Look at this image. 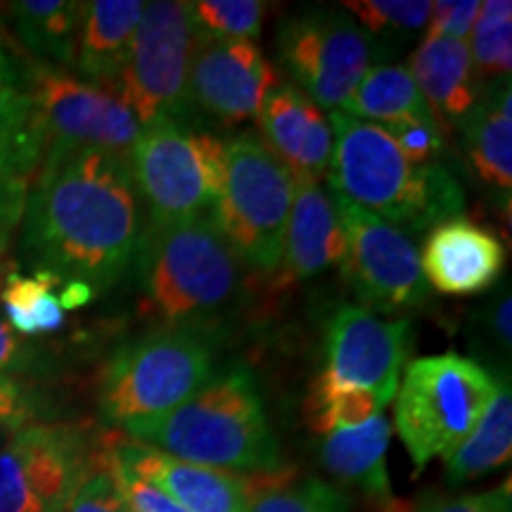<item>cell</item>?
Here are the masks:
<instances>
[{"mask_svg": "<svg viewBox=\"0 0 512 512\" xmlns=\"http://www.w3.org/2000/svg\"><path fill=\"white\" fill-rule=\"evenodd\" d=\"M19 228V252L34 271L110 290L136 271L147 233L128 159L95 147H48Z\"/></svg>", "mask_w": 512, "mask_h": 512, "instance_id": "6da1fadb", "label": "cell"}, {"mask_svg": "<svg viewBox=\"0 0 512 512\" xmlns=\"http://www.w3.org/2000/svg\"><path fill=\"white\" fill-rule=\"evenodd\" d=\"M330 192L368 209L403 235L439 226L465 207V192L441 164L415 166L401 155L382 126L330 114Z\"/></svg>", "mask_w": 512, "mask_h": 512, "instance_id": "7a4b0ae2", "label": "cell"}, {"mask_svg": "<svg viewBox=\"0 0 512 512\" xmlns=\"http://www.w3.org/2000/svg\"><path fill=\"white\" fill-rule=\"evenodd\" d=\"M121 430L128 439L185 463L245 477L280 470L278 441L254 377L245 368L214 373L171 413L128 422Z\"/></svg>", "mask_w": 512, "mask_h": 512, "instance_id": "3957f363", "label": "cell"}, {"mask_svg": "<svg viewBox=\"0 0 512 512\" xmlns=\"http://www.w3.org/2000/svg\"><path fill=\"white\" fill-rule=\"evenodd\" d=\"M136 271L147 309L164 328L204 332L242 292V264L214 216L147 226Z\"/></svg>", "mask_w": 512, "mask_h": 512, "instance_id": "277c9868", "label": "cell"}, {"mask_svg": "<svg viewBox=\"0 0 512 512\" xmlns=\"http://www.w3.org/2000/svg\"><path fill=\"white\" fill-rule=\"evenodd\" d=\"M491 375L475 358L439 354L415 358L403 368L396 389L394 427L415 465V475L434 458H448L472 432L498 392Z\"/></svg>", "mask_w": 512, "mask_h": 512, "instance_id": "5b68a950", "label": "cell"}, {"mask_svg": "<svg viewBox=\"0 0 512 512\" xmlns=\"http://www.w3.org/2000/svg\"><path fill=\"white\" fill-rule=\"evenodd\" d=\"M214 347L200 330L159 328L121 347L105 366L98 394L102 420L159 418L214 377Z\"/></svg>", "mask_w": 512, "mask_h": 512, "instance_id": "8992f818", "label": "cell"}, {"mask_svg": "<svg viewBox=\"0 0 512 512\" xmlns=\"http://www.w3.org/2000/svg\"><path fill=\"white\" fill-rule=\"evenodd\" d=\"M294 185L292 171L254 131L228 140L214 219L240 264L261 273L278 271Z\"/></svg>", "mask_w": 512, "mask_h": 512, "instance_id": "52a82bcc", "label": "cell"}, {"mask_svg": "<svg viewBox=\"0 0 512 512\" xmlns=\"http://www.w3.org/2000/svg\"><path fill=\"white\" fill-rule=\"evenodd\" d=\"M226 143L188 124L147 126L128 164L145 204L147 226L162 228L197 216H214Z\"/></svg>", "mask_w": 512, "mask_h": 512, "instance_id": "ba28073f", "label": "cell"}, {"mask_svg": "<svg viewBox=\"0 0 512 512\" xmlns=\"http://www.w3.org/2000/svg\"><path fill=\"white\" fill-rule=\"evenodd\" d=\"M197 46L200 36L192 22L190 3H145L126 64L112 86L140 128L188 121L192 112L190 72Z\"/></svg>", "mask_w": 512, "mask_h": 512, "instance_id": "9c48e42d", "label": "cell"}, {"mask_svg": "<svg viewBox=\"0 0 512 512\" xmlns=\"http://www.w3.org/2000/svg\"><path fill=\"white\" fill-rule=\"evenodd\" d=\"M278 50L294 86L330 114L342 112L375 57L373 41L342 5H318L285 19Z\"/></svg>", "mask_w": 512, "mask_h": 512, "instance_id": "30bf717a", "label": "cell"}, {"mask_svg": "<svg viewBox=\"0 0 512 512\" xmlns=\"http://www.w3.org/2000/svg\"><path fill=\"white\" fill-rule=\"evenodd\" d=\"M332 200L344 230L339 268L361 304H366L363 309L399 313L430 302L432 290L413 242L368 209L337 195Z\"/></svg>", "mask_w": 512, "mask_h": 512, "instance_id": "8fae6325", "label": "cell"}, {"mask_svg": "<svg viewBox=\"0 0 512 512\" xmlns=\"http://www.w3.org/2000/svg\"><path fill=\"white\" fill-rule=\"evenodd\" d=\"M22 88L34 102L48 147H95L128 159L143 131L112 88L60 67H24Z\"/></svg>", "mask_w": 512, "mask_h": 512, "instance_id": "7c38bea8", "label": "cell"}, {"mask_svg": "<svg viewBox=\"0 0 512 512\" xmlns=\"http://www.w3.org/2000/svg\"><path fill=\"white\" fill-rule=\"evenodd\" d=\"M93 460L76 427L24 425L0 448V512H62Z\"/></svg>", "mask_w": 512, "mask_h": 512, "instance_id": "4fadbf2b", "label": "cell"}, {"mask_svg": "<svg viewBox=\"0 0 512 512\" xmlns=\"http://www.w3.org/2000/svg\"><path fill=\"white\" fill-rule=\"evenodd\" d=\"M408 320H387L363 306L337 309L325 335V380L375 396L384 408L396 396L408 358Z\"/></svg>", "mask_w": 512, "mask_h": 512, "instance_id": "5bb4252c", "label": "cell"}, {"mask_svg": "<svg viewBox=\"0 0 512 512\" xmlns=\"http://www.w3.org/2000/svg\"><path fill=\"white\" fill-rule=\"evenodd\" d=\"M278 72L254 41H200L190 72L192 110L238 124L261 114Z\"/></svg>", "mask_w": 512, "mask_h": 512, "instance_id": "9a60e30c", "label": "cell"}, {"mask_svg": "<svg viewBox=\"0 0 512 512\" xmlns=\"http://www.w3.org/2000/svg\"><path fill=\"white\" fill-rule=\"evenodd\" d=\"M107 456L126 467L166 496L174 498L188 512H247L249 477L235 472L214 470L181 458L169 456L147 444L133 439H119L107 448Z\"/></svg>", "mask_w": 512, "mask_h": 512, "instance_id": "2e32d148", "label": "cell"}, {"mask_svg": "<svg viewBox=\"0 0 512 512\" xmlns=\"http://www.w3.org/2000/svg\"><path fill=\"white\" fill-rule=\"evenodd\" d=\"M418 256L427 285L448 297L486 292L505 268L503 242L465 216L434 226Z\"/></svg>", "mask_w": 512, "mask_h": 512, "instance_id": "e0dca14e", "label": "cell"}, {"mask_svg": "<svg viewBox=\"0 0 512 512\" xmlns=\"http://www.w3.org/2000/svg\"><path fill=\"white\" fill-rule=\"evenodd\" d=\"M264 143L292 171L294 178L320 181L332 159L330 119L294 83L275 86L261 107Z\"/></svg>", "mask_w": 512, "mask_h": 512, "instance_id": "ac0fdd59", "label": "cell"}, {"mask_svg": "<svg viewBox=\"0 0 512 512\" xmlns=\"http://www.w3.org/2000/svg\"><path fill=\"white\" fill-rule=\"evenodd\" d=\"M344 259V230L339 223L335 200L320 181L297 178L294 200L287 219L283 259H280L278 285L292 287L313 275L339 266Z\"/></svg>", "mask_w": 512, "mask_h": 512, "instance_id": "d6986e66", "label": "cell"}, {"mask_svg": "<svg viewBox=\"0 0 512 512\" xmlns=\"http://www.w3.org/2000/svg\"><path fill=\"white\" fill-rule=\"evenodd\" d=\"M408 72L430 105L434 119L439 121L441 131L446 124H460L475 105L479 83L465 41L425 36L411 57Z\"/></svg>", "mask_w": 512, "mask_h": 512, "instance_id": "ffe728a7", "label": "cell"}, {"mask_svg": "<svg viewBox=\"0 0 512 512\" xmlns=\"http://www.w3.org/2000/svg\"><path fill=\"white\" fill-rule=\"evenodd\" d=\"M143 12V0L83 3L74 57V69L79 72V79L105 88H112L117 83Z\"/></svg>", "mask_w": 512, "mask_h": 512, "instance_id": "44dd1931", "label": "cell"}, {"mask_svg": "<svg viewBox=\"0 0 512 512\" xmlns=\"http://www.w3.org/2000/svg\"><path fill=\"white\" fill-rule=\"evenodd\" d=\"M467 162L479 181L510 195L512 188V98L510 79L479 86L472 110L460 121Z\"/></svg>", "mask_w": 512, "mask_h": 512, "instance_id": "7402d4cb", "label": "cell"}, {"mask_svg": "<svg viewBox=\"0 0 512 512\" xmlns=\"http://www.w3.org/2000/svg\"><path fill=\"white\" fill-rule=\"evenodd\" d=\"M392 425L384 415H375L351 430L323 434L320 463L339 484L361 491L377 503L392 501V482L387 472V451Z\"/></svg>", "mask_w": 512, "mask_h": 512, "instance_id": "603a6c76", "label": "cell"}, {"mask_svg": "<svg viewBox=\"0 0 512 512\" xmlns=\"http://www.w3.org/2000/svg\"><path fill=\"white\" fill-rule=\"evenodd\" d=\"M83 3L19 0L8 8L12 31L24 50L48 67H74Z\"/></svg>", "mask_w": 512, "mask_h": 512, "instance_id": "cb8c5ba5", "label": "cell"}, {"mask_svg": "<svg viewBox=\"0 0 512 512\" xmlns=\"http://www.w3.org/2000/svg\"><path fill=\"white\" fill-rule=\"evenodd\" d=\"M512 456V392L510 382L501 380L482 418L460 441L456 451L444 458L448 484L458 486L501 470Z\"/></svg>", "mask_w": 512, "mask_h": 512, "instance_id": "d4e9b609", "label": "cell"}, {"mask_svg": "<svg viewBox=\"0 0 512 512\" xmlns=\"http://www.w3.org/2000/svg\"><path fill=\"white\" fill-rule=\"evenodd\" d=\"M342 112L377 126L403 119H434L408 67H401V64L370 67Z\"/></svg>", "mask_w": 512, "mask_h": 512, "instance_id": "484cf974", "label": "cell"}, {"mask_svg": "<svg viewBox=\"0 0 512 512\" xmlns=\"http://www.w3.org/2000/svg\"><path fill=\"white\" fill-rule=\"evenodd\" d=\"M48 140L22 83H0V178L27 181L46 157Z\"/></svg>", "mask_w": 512, "mask_h": 512, "instance_id": "4316f807", "label": "cell"}, {"mask_svg": "<svg viewBox=\"0 0 512 512\" xmlns=\"http://www.w3.org/2000/svg\"><path fill=\"white\" fill-rule=\"evenodd\" d=\"M60 280L46 271L31 275L8 273L0 287V304L5 311V323L19 337L53 335L64 328V311L57 299L55 287Z\"/></svg>", "mask_w": 512, "mask_h": 512, "instance_id": "83f0119b", "label": "cell"}, {"mask_svg": "<svg viewBox=\"0 0 512 512\" xmlns=\"http://www.w3.org/2000/svg\"><path fill=\"white\" fill-rule=\"evenodd\" d=\"M247 512H349V498L318 477L275 470L249 477Z\"/></svg>", "mask_w": 512, "mask_h": 512, "instance_id": "f1b7e54d", "label": "cell"}, {"mask_svg": "<svg viewBox=\"0 0 512 512\" xmlns=\"http://www.w3.org/2000/svg\"><path fill=\"white\" fill-rule=\"evenodd\" d=\"M354 22L366 31L375 48H387L418 36L430 22V0H354L342 3Z\"/></svg>", "mask_w": 512, "mask_h": 512, "instance_id": "f546056e", "label": "cell"}, {"mask_svg": "<svg viewBox=\"0 0 512 512\" xmlns=\"http://www.w3.org/2000/svg\"><path fill=\"white\" fill-rule=\"evenodd\" d=\"M470 60L477 83L510 79L512 72V3L486 0L470 31Z\"/></svg>", "mask_w": 512, "mask_h": 512, "instance_id": "4dcf8cb0", "label": "cell"}, {"mask_svg": "<svg viewBox=\"0 0 512 512\" xmlns=\"http://www.w3.org/2000/svg\"><path fill=\"white\" fill-rule=\"evenodd\" d=\"M382 411L384 408L375 396L358 392V389L339 387V384L325 380L323 375L313 380L309 401H306V415L318 434L351 430Z\"/></svg>", "mask_w": 512, "mask_h": 512, "instance_id": "1f68e13d", "label": "cell"}, {"mask_svg": "<svg viewBox=\"0 0 512 512\" xmlns=\"http://www.w3.org/2000/svg\"><path fill=\"white\" fill-rule=\"evenodd\" d=\"M200 41H254L264 27L259 0H197L190 3Z\"/></svg>", "mask_w": 512, "mask_h": 512, "instance_id": "d6a6232c", "label": "cell"}, {"mask_svg": "<svg viewBox=\"0 0 512 512\" xmlns=\"http://www.w3.org/2000/svg\"><path fill=\"white\" fill-rule=\"evenodd\" d=\"M382 128L411 164H439L437 159L444 150V131H441L437 119H403Z\"/></svg>", "mask_w": 512, "mask_h": 512, "instance_id": "836d02e7", "label": "cell"}, {"mask_svg": "<svg viewBox=\"0 0 512 512\" xmlns=\"http://www.w3.org/2000/svg\"><path fill=\"white\" fill-rule=\"evenodd\" d=\"M102 463H105L114 486H117L119 496L124 498V503L131 512H188L183 510L174 498L166 496L162 489H157L155 484L147 482L145 477L136 475L131 467L110 458L107 453H102Z\"/></svg>", "mask_w": 512, "mask_h": 512, "instance_id": "e575fe53", "label": "cell"}, {"mask_svg": "<svg viewBox=\"0 0 512 512\" xmlns=\"http://www.w3.org/2000/svg\"><path fill=\"white\" fill-rule=\"evenodd\" d=\"M62 512H131L124 498L119 496L105 463H102V453L95 456L93 467L83 477V482L76 486L67 508Z\"/></svg>", "mask_w": 512, "mask_h": 512, "instance_id": "d590c367", "label": "cell"}, {"mask_svg": "<svg viewBox=\"0 0 512 512\" xmlns=\"http://www.w3.org/2000/svg\"><path fill=\"white\" fill-rule=\"evenodd\" d=\"M477 335L484 339L486 349L498 356H510L512 349V297L510 290L496 292V297L477 313Z\"/></svg>", "mask_w": 512, "mask_h": 512, "instance_id": "8d00e7d4", "label": "cell"}, {"mask_svg": "<svg viewBox=\"0 0 512 512\" xmlns=\"http://www.w3.org/2000/svg\"><path fill=\"white\" fill-rule=\"evenodd\" d=\"M482 3L479 0H437L432 3L427 36H444L465 41L475 27Z\"/></svg>", "mask_w": 512, "mask_h": 512, "instance_id": "74e56055", "label": "cell"}, {"mask_svg": "<svg viewBox=\"0 0 512 512\" xmlns=\"http://www.w3.org/2000/svg\"><path fill=\"white\" fill-rule=\"evenodd\" d=\"M408 512H510V486L486 491V494L427 498L425 503L408 508Z\"/></svg>", "mask_w": 512, "mask_h": 512, "instance_id": "f35d334b", "label": "cell"}, {"mask_svg": "<svg viewBox=\"0 0 512 512\" xmlns=\"http://www.w3.org/2000/svg\"><path fill=\"white\" fill-rule=\"evenodd\" d=\"M27 190V181L0 178V268H3V256L8 254L12 238H15L19 226H22Z\"/></svg>", "mask_w": 512, "mask_h": 512, "instance_id": "ab89813d", "label": "cell"}, {"mask_svg": "<svg viewBox=\"0 0 512 512\" xmlns=\"http://www.w3.org/2000/svg\"><path fill=\"white\" fill-rule=\"evenodd\" d=\"M43 363L41 349L34 344L24 342L22 337L15 335L8 323L0 318V375H24L38 373Z\"/></svg>", "mask_w": 512, "mask_h": 512, "instance_id": "60d3db41", "label": "cell"}, {"mask_svg": "<svg viewBox=\"0 0 512 512\" xmlns=\"http://www.w3.org/2000/svg\"><path fill=\"white\" fill-rule=\"evenodd\" d=\"M36 415L34 401L24 392V387L8 375H0V427L5 430H22Z\"/></svg>", "mask_w": 512, "mask_h": 512, "instance_id": "b9f144b4", "label": "cell"}, {"mask_svg": "<svg viewBox=\"0 0 512 512\" xmlns=\"http://www.w3.org/2000/svg\"><path fill=\"white\" fill-rule=\"evenodd\" d=\"M22 72L24 67L10 50L8 36H5L3 24H0V83H22Z\"/></svg>", "mask_w": 512, "mask_h": 512, "instance_id": "7bdbcfd3", "label": "cell"}, {"mask_svg": "<svg viewBox=\"0 0 512 512\" xmlns=\"http://www.w3.org/2000/svg\"><path fill=\"white\" fill-rule=\"evenodd\" d=\"M93 294V287L86 283H64L62 292L57 294V299H60L64 311H74L91 302Z\"/></svg>", "mask_w": 512, "mask_h": 512, "instance_id": "ee69618b", "label": "cell"}, {"mask_svg": "<svg viewBox=\"0 0 512 512\" xmlns=\"http://www.w3.org/2000/svg\"><path fill=\"white\" fill-rule=\"evenodd\" d=\"M3 280H5V273H3V268H0V287H3Z\"/></svg>", "mask_w": 512, "mask_h": 512, "instance_id": "f6af8a7d", "label": "cell"}]
</instances>
